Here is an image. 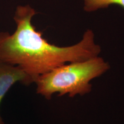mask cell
<instances>
[{"label":"cell","mask_w":124,"mask_h":124,"mask_svg":"<svg viewBox=\"0 0 124 124\" xmlns=\"http://www.w3.org/2000/svg\"><path fill=\"white\" fill-rule=\"evenodd\" d=\"M17 82L29 85L32 80L19 67L0 61V106L5 95ZM0 124H5L0 113Z\"/></svg>","instance_id":"3957f363"},{"label":"cell","mask_w":124,"mask_h":124,"mask_svg":"<svg viewBox=\"0 0 124 124\" xmlns=\"http://www.w3.org/2000/svg\"><path fill=\"white\" fill-rule=\"evenodd\" d=\"M36 14L28 5L18 6L13 18L16 24L15 32H0V61L19 67L32 83L57 67L100 55L101 47L95 43L94 34L90 29L73 46H59L49 43L32 24Z\"/></svg>","instance_id":"6da1fadb"},{"label":"cell","mask_w":124,"mask_h":124,"mask_svg":"<svg viewBox=\"0 0 124 124\" xmlns=\"http://www.w3.org/2000/svg\"><path fill=\"white\" fill-rule=\"evenodd\" d=\"M84 9L93 12L101 8H106L110 5H117L124 9V0H83Z\"/></svg>","instance_id":"277c9868"},{"label":"cell","mask_w":124,"mask_h":124,"mask_svg":"<svg viewBox=\"0 0 124 124\" xmlns=\"http://www.w3.org/2000/svg\"><path fill=\"white\" fill-rule=\"evenodd\" d=\"M110 67L108 62L99 56L66 63L39 77L35 82L36 93L48 100L56 93L58 97L84 95L92 90L91 80L103 75Z\"/></svg>","instance_id":"7a4b0ae2"}]
</instances>
